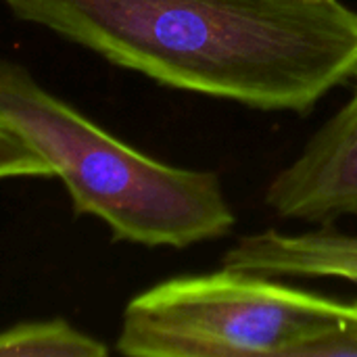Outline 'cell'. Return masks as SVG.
<instances>
[{
	"label": "cell",
	"instance_id": "1",
	"mask_svg": "<svg viewBox=\"0 0 357 357\" xmlns=\"http://www.w3.org/2000/svg\"><path fill=\"white\" fill-rule=\"evenodd\" d=\"M157 84L259 111L310 113L357 77L343 0H2Z\"/></svg>",
	"mask_w": 357,
	"mask_h": 357
},
{
	"label": "cell",
	"instance_id": "2",
	"mask_svg": "<svg viewBox=\"0 0 357 357\" xmlns=\"http://www.w3.org/2000/svg\"><path fill=\"white\" fill-rule=\"evenodd\" d=\"M0 113L50 163L73 211L107 224L115 241L186 249L228 236L236 213L215 172L157 161L0 59Z\"/></svg>",
	"mask_w": 357,
	"mask_h": 357
},
{
	"label": "cell",
	"instance_id": "3",
	"mask_svg": "<svg viewBox=\"0 0 357 357\" xmlns=\"http://www.w3.org/2000/svg\"><path fill=\"white\" fill-rule=\"evenodd\" d=\"M347 312L349 301L222 266L132 297L115 349L128 357H301Z\"/></svg>",
	"mask_w": 357,
	"mask_h": 357
},
{
	"label": "cell",
	"instance_id": "4",
	"mask_svg": "<svg viewBox=\"0 0 357 357\" xmlns=\"http://www.w3.org/2000/svg\"><path fill=\"white\" fill-rule=\"evenodd\" d=\"M264 203L278 220L314 228L357 218V77L345 105L270 180Z\"/></svg>",
	"mask_w": 357,
	"mask_h": 357
},
{
	"label": "cell",
	"instance_id": "5",
	"mask_svg": "<svg viewBox=\"0 0 357 357\" xmlns=\"http://www.w3.org/2000/svg\"><path fill=\"white\" fill-rule=\"evenodd\" d=\"M222 266L272 278L339 280L357 287V232L316 226L305 232L266 228L232 243Z\"/></svg>",
	"mask_w": 357,
	"mask_h": 357
},
{
	"label": "cell",
	"instance_id": "6",
	"mask_svg": "<svg viewBox=\"0 0 357 357\" xmlns=\"http://www.w3.org/2000/svg\"><path fill=\"white\" fill-rule=\"evenodd\" d=\"M109 347L67 320L21 322L0 333V357H105Z\"/></svg>",
	"mask_w": 357,
	"mask_h": 357
},
{
	"label": "cell",
	"instance_id": "7",
	"mask_svg": "<svg viewBox=\"0 0 357 357\" xmlns=\"http://www.w3.org/2000/svg\"><path fill=\"white\" fill-rule=\"evenodd\" d=\"M50 176H54L50 163L25 138V134L0 113V180Z\"/></svg>",
	"mask_w": 357,
	"mask_h": 357
},
{
	"label": "cell",
	"instance_id": "8",
	"mask_svg": "<svg viewBox=\"0 0 357 357\" xmlns=\"http://www.w3.org/2000/svg\"><path fill=\"white\" fill-rule=\"evenodd\" d=\"M357 356V301H349L347 318L331 335L310 343L301 357Z\"/></svg>",
	"mask_w": 357,
	"mask_h": 357
}]
</instances>
